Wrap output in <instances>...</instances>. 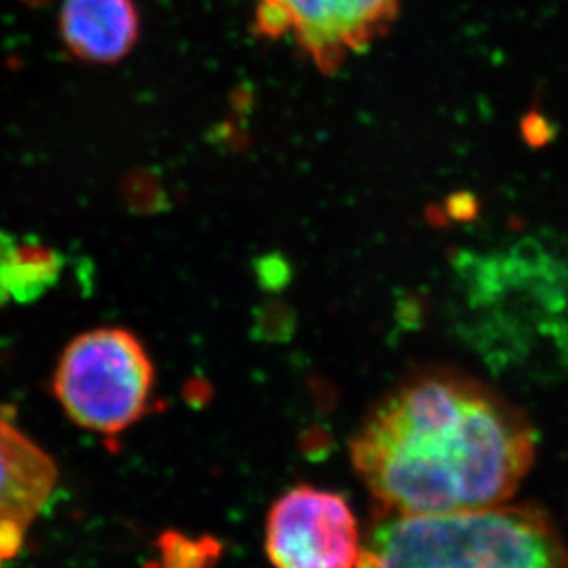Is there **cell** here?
I'll return each mask as SVG.
<instances>
[{
  "mask_svg": "<svg viewBox=\"0 0 568 568\" xmlns=\"http://www.w3.org/2000/svg\"><path fill=\"white\" fill-rule=\"evenodd\" d=\"M264 548L275 568H356L364 541L342 495L295 486L270 509Z\"/></svg>",
  "mask_w": 568,
  "mask_h": 568,
  "instance_id": "cell-5",
  "label": "cell"
},
{
  "mask_svg": "<svg viewBox=\"0 0 568 568\" xmlns=\"http://www.w3.org/2000/svg\"><path fill=\"white\" fill-rule=\"evenodd\" d=\"M17 246H19V242L13 236L8 235L6 231L0 230V280H2L6 268L10 266L11 258L16 255ZM6 301H8V297L0 290V305H4Z\"/></svg>",
  "mask_w": 568,
  "mask_h": 568,
  "instance_id": "cell-12",
  "label": "cell"
},
{
  "mask_svg": "<svg viewBox=\"0 0 568 568\" xmlns=\"http://www.w3.org/2000/svg\"><path fill=\"white\" fill-rule=\"evenodd\" d=\"M164 568H209L220 556V545L213 539H189L178 534H166L161 539Z\"/></svg>",
  "mask_w": 568,
  "mask_h": 568,
  "instance_id": "cell-9",
  "label": "cell"
},
{
  "mask_svg": "<svg viewBox=\"0 0 568 568\" xmlns=\"http://www.w3.org/2000/svg\"><path fill=\"white\" fill-rule=\"evenodd\" d=\"M24 541V526L16 520H0V559L16 558Z\"/></svg>",
  "mask_w": 568,
  "mask_h": 568,
  "instance_id": "cell-11",
  "label": "cell"
},
{
  "mask_svg": "<svg viewBox=\"0 0 568 568\" xmlns=\"http://www.w3.org/2000/svg\"><path fill=\"white\" fill-rule=\"evenodd\" d=\"M61 264L63 261L54 250L39 242H22L0 280V290L8 301L32 303L58 283Z\"/></svg>",
  "mask_w": 568,
  "mask_h": 568,
  "instance_id": "cell-8",
  "label": "cell"
},
{
  "mask_svg": "<svg viewBox=\"0 0 568 568\" xmlns=\"http://www.w3.org/2000/svg\"><path fill=\"white\" fill-rule=\"evenodd\" d=\"M453 213L456 219H473L476 214L475 197L467 196V194L456 197L453 202Z\"/></svg>",
  "mask_w": 568,
  "mask_h": 568,
  "instance_id": "cell-13",
  "label": "cell"
},
{
  "mask_svg": "<svg viewBox=\"0 0 568 568\" xmlns=\"http://www.w3.org/2000/svg\"><path fill=\"white\" fill-rule=\"evenodd\" d=\"M153 389L152 358L126 328L80 334L67 345L54 373V394L67 416L104 436L141 422L152 408Z\"/></svg>",
  "mask_w": 568,
  "mask_h": 568,
  "instance_id": "cell-3",
  "label": "cell"
},
{
  "mask_svg": "<svg viewBox=\"0 0 568 568\" xmlns=\"http://www.w3.org/2000/svg\"><path fill=\"white\" fill-rule=\"evenodd\" d=\"M60 32L78 60L111 65L138 44L141 17L133 0H65Z\"/></svg>",
  "mask_w": 568,
  "mask_h": 568,
  "instance_id": "cell-6",
  "label": "cell"
},
{
  "mask_svg": "<svg viewBox=\"0 0 568 568\" xmlns=\"http://www.w3.org/2000/svg\"><path fill=\"white\" fill-rule=\"evenodd\" d=\"M356 568H568V548L534 506L443 515L377 511Z\"/></svg>",
  "mask_w": 568,
  "mask_h": 568,
  "instance_id": "cell-2",
  "label": "cell"
},
{
  "mask_svg": "<svg viewBox=\"0 0 568 568\" xmlns=\"http://www.w3.org/2000/svg\"><path fill=\"white\" fill-rule=\"evenodd\" d=\"M58 481L54 459L16 426L0 419V520L27 528Z\"/></svg>",
  "mask_w": 568,
  "mask_h": 568,
  "instance_id": "cell-7",
  "label": "cell"
},
{
  "mask_svg": "<svg viewBox=\"0 0 568 568\" xmlns=\"http://www.w3.org/2000/svg\"><path fill=\"white\" fill-rule=\"evenodd\" d=\"M400 0H258L255 30L266 38L290 33L320 71H338L351 54L388 33Z\"/></svg>",
  "mask_w": 568,
  "mask_h": 568,
  "instance_id": "cell-4",
  "label": "cell"
},
{
  "mask_svg": "<svg viewBox=\"0 0 568 568\" xmlns=\"http://www.w3.org/2000/svg\"><path fill=\"white\" fill-rule=\"evenodd\" d=\"M558 132L552 121L542 115L541 111L531 110L520 119V138L531 148V150H541L552 144Z\"/></svg>",
  "mask_w": 568,
  "mask_h": 568,
  "instance_id": "cell-10",
  "label": "cell"
},
{
  "mask_svg": "<svg viewBox=\"0 0 568 568\" xmlns=\"http://www.w3.org/2000/svg\"><path fill=\"white\" fill-rule=\"evenodd\" d=\"M0 564H2V559H0Z\"/></svg>",
  "mask_w": 568,
  "mask_h": 568,
  "instance_id": "cell-14",
  "label": "cell"
},
{
  "mask_svg": "<svg viewBox=\"0 0 568 568\" xmlns=\"http://www.w3.org/2000/svg\"><path fill=\"white\" fill-rule=\"evenodd\" d=\"M536 430L497 389L448 367L412 373L364 417L351 464L378 511L443 515L508 504Z\"/></svg>",
  "mask_w": 568,
  "mask_h": 568,
  "instance_id": "cell-1",
  "label": "cell"
}]
</instances>
